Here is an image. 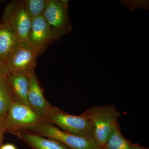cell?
Masks as SVG:
<instances>
[{"label":"cell","instance_id":"6da1fadb","mask_svg":"<svg viewBox=\"0 0 149 149\" xmlns=\"http://www.w3.org/2000/svg\"><path fill=\"white\" fill-rule=\"evenodd\" d=\"M83 113L91 120L93 139L102 148L115 127L118 124L120 113L114 105L107 104L93 106Z\"/></svg>","mask_w":149,"mask_h":149},{"label":"cell","instance_id":"7a4b0ae2","mask_svg":"<svg viewBox=\"0 0 149 149\" xmlns=\"http://www.w3.org/2000/svg\"><path fill=\"white\" fill-rule=\"evenodd\" d=\"M68 1L48 0L42 16L56 41L71 32L72 25L68 13Z\"/></svg>","mask_w":149,"mask_h":149},{"label":"cell","instance_id":"3957f363","mask_svg":"<svg viewBox=\"0 0 149 149\" xmlns=\"http://www.w3.org/2000/svg\"><path fill=\"white\" fill-rule=\"evenodd\" d=\"M31 128L38 135L56 140L71 149H102L93 138L67 133L51 123L42 121Z\"/></svg>","mask_w":149,"mask_h":149},{"label":"cell","instance_id":"277c9868","mask_svg":"<svg viewBox=\"0 0 149 149\" xmlns=\"http://www.w3.org/2000/svg\"><path fill=\"white\" fill-rule=\"evenodd\" d=\"M46 119L67 133L93 139L91 120L83 113L79 116L73 115L54 108Z\"/></svg>","mask_w":149,"mask_h":149},{"label":"cell","instance_id":"5b68a950","mask_svg":"<svg viewBox=\"0 0 149 149\" xmlns=\"http://www.w3.org/2000/svg\"><path fill=\"white\" fill-rule=\"evenodd\" d=\"M1 22L7 23L12 28L18 42L27 43L32 19L27 13L24 1H13L8 4Z\"/></svg>","mask_w":149,"mask_h":149},{"label":"cell","instance_id":"8992f818","mask_svg":"<svg viewBox=\"0 0 149 149\" xmlns=\"http://www.w3.org/2000/svg\"><path fill=\"white\" fill-rule=\"evenodd\" d=\"M38 53L27 43L18 42L9 56L5 65L9 73L29 76L34 72Z\"/></svg>","mask_w":149,"mask_h":149},{"label":"cell","instance_id":"52a82bcc","mask_svg":"<svg viewBox=\"0 0 149 149\" xmlns=\"http://www.w3.org/2000/svg\"><path fill=\"white\" fill-rule=\"evenodd\" d=\"M43 121L28 106L14 101L6 114V131H13L22 128H31Z\"/></svg>","mask_w":149,"mask_h":149},{"label":"cell","instance_id":"ba28073f","mask_svg":"<svg viewBox=\"0 0 149 149\" xmlns=\"http://www.w3.org/2000/svg\"><path fill=\"white\" fill-rule=\"evenodd\" d=\"M54 41V37L42 15L32 19L27 43L37 51L39 56Z\"/></svg>","mask_w":149,"mask_h":149},{"label":"cell","instance_id":"9c48e42d","mask_svg":"<svg viewBox=\"0 0 149 149\" xmlns=\"http://www.w3.org/2000/svg\"><path fill=\"white\" fill-rule=\"evenodd\" d=\"M28 77V103L30 108L43 120L47 118L54 108L51 106L44 97L34 71L29 74Z\"/></svg>","mask_w":149,"mask_h":149},{"label":"cell","instance_id":"30bf717a","mask_svg":"<svg viewBox=\"0 0 149 149\" xmlns=\"http://www.w3.org/2000/svg\"><path fill=\"white\" fill-rule=\"evenodd\" d=\"M18 42L16 34L7 23H0V62L5 65L9 56Z\"/></svg>","mask_w":149,"mask_h":149},{"label":"cell","instance_id":"8fae6325","mask_svg":"<svg viewBox=\"0 0 149 149\" xmlns=\"http://www.w3.org/2000/svg\"><path fill=\"white\" fill-rule=\"evenodd\" d=\"M20 136L32 149H71L56 140L38 134L25 132Z\"/></svg>","mask_w":149,"mask_h":149},{"label":"cell","instance_id":"7c38bea8","mask_svg":"<svg viewBox=\"0 0 149 149\" xmlns=\"http://www.w3.org/2000/svg\"><path fill=\"white\" fill-rule=\"evenodd\" d=\"M7 80L19 101L30 107L27 100L29 83L28 76L9 73Z\"/></svg>","mask_w":149,"mask_h":149},{"label":"cell","instance_id":"4fadbf2b","mask_svg":"<svg viewBox=\"0 0 149 149\" xmlns=\"http://www.w3.org/2000/svg\"><path fill=\"white\" fill-rule=\"evenodd\" d=\"M102 149H134V144L123 136L119 124L114 129Z\"/></svg>","mask_w":149,"mask_h":149},{"label":"cell","instance_id":"5bb4252c","mask_svg":"<svg viewBox=\"0 0 149 149\" xmlns=\"http://www.w3.org/2000/svg\"><path fill=\"white\" fill-rule=\"evenodd\" d=\"M15 97L7 78L0 79V116L6 114Z\"/></svg>","mask_w":149,"mask_h":149},{"label":"cell","instance_id":"9a60e30c","mask_svg":"<svg viewBox=\"0 0 149 149\" xmlns=\"http://www.w3.org/2000/svg\"><path fill=\"white\" fill-rule=\"evenodd\" d=\"M25 7L32 19L42 16L48 0H25Z\"/></svg>","mask_w":149,"mask_h":149},{"label":"cell","instance_id":"2e32d148","mask_svg":"<svg viewBox=\"0 0 149 149\" xmlns=\"http://www.w3.org/2000/svg\"><path fill=\"white\" fill-rule=\"evenodd\" d=\"M6 116H0V148L2 146V141L3 133L6 131L5 118Z\"/></svg>","mask_w":149,"mask_h":149},{"label":"cell","instance_id":"e0dca14e","mask_svg":"<svg viewBox=\"0 0 149 149\" xmlns=\"http://www.w3.org/2000/svg\"><path fill=\"white\" fill-rule=\"evenodd\" d=\"M9 73L5 65L0 63V79L7 78Z\"/></svg>","mask_w":149,"mask_h":149},{"label":"cell","instance_id":"ac0fdd59","mask_svg":"<svg viewBox=\"0 0 149 149\" xmlns=\"http://www.w3.org/2000/svg\"><path fill=\"white\" fill-rule=\"evenodd\" d=\"M0 149H17L14 145L12 144H6L2 145Z\"/></svg>","mask_w":149,"mask_h":149},{"label":"cell","instance_id":"d6986e66","mask_svg":"<svg viewBox=\"0 0 149 149\" xmlns=\"http://www.w3.org/2000/svg\"><path fill=\"white\" fill-rule=\"evenodd\" d=\"M134 149H149L148 148L141 146L138 145V144H134Z\"/></svg>","mask_w":149,"mask_h":149},{"label":"cell","instance_id":"ffe728a7","mask_svg":"<svg viewBox=\"0 0 149 149\" xmlns=\"http://www.w3.org/2000/svg\"><path fill=\"white\" fill-rule=\"evenodd\" d=\"M0 63H1V62H0ZM2 64H3V63H2Z\"/></svg>","mask_w":149,"mask_h":149}]
</instances>
